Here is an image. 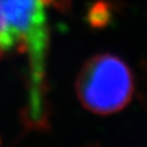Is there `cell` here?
<instances>
[{"label":"cell","instance_id":"7a4b0ae2","mask_svg":"<svg viewBox=\"0 0 147 147\" xmlns=\"http://www.w3.org/2000/svg\"><path fill=\"white\" fill-rule=\"evenodd\" d=\"M76 90L84 108L94 114L110 115L129 104L134 92V79L123 59L102 53L82 66Z\"/></svg>","mask_w":147,"mask_h":147},{"label":"cell","instance_id":"6da1fadb","mask_svg":"<svg viewBox=\"0 0 147 147\" xmlns=\"http://www.w3.org/2000/svg\"><path fill=\"white\" fill-rule=\"evenodd\" d=\"M69 0H0V57L22 55L28 63L26 121L44 129L47 110V59L49 50L48 11L66 8Z\"/></svg>","mask_w":147,"mask_h":147}]
</instances>
